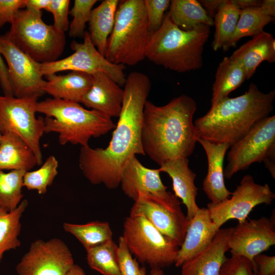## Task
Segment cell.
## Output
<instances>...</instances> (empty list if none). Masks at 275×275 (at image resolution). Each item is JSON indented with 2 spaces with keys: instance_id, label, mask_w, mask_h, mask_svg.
<instances>
[{
  "instance_id": "cell-1",
  "label": "cell",
  "mask_w": 275,
  "mask_h": 275,
  "mask_svg": "<svg viewBox=\"0 0 275 275\" xmlns=\"http://www.w3.org/2000/svg\"><path fill=\"white\" fill-rule=\"evenodd\" d=\"M122 109L108 145L105 148L81 146L78 163L92 184L108 189L120 185L127 161L136 154L145 155L141 140L144 107L151 90L148 76L138 71L127 77Z\"/></svg>"
},
{
  "instance_id": "cell-2",
  "label": "cell",
  "mask_w": 275,
  "mask_h": 275,
  "mask_svg": "<svg viewBox=\"0 0 275 275\" xmlns=\"http://www.w3.org/2000/svg\"><path fill=\"white\" fill-rule=\"evenodd\" d=\"M196 109L195 100L185 94L162 106L147 100L141 132L145 155L159 166L191 155L199 138L193 122Z\"/></svg>"
},
{
  "instance_id": "cell-48",
  "label": "cell",
  "mask_w": 275,
  "mask_h": 275,
  "mask_svg": "<svg viewBox=\"0 0 275 275\" xmlns=\"http://www.w3.org/2000/svg\"><path fill=\"white\" fill-rule=\"evenodd\" d=\"M65 275H86V274L79 266L74 264Z\"/></svg>"
},
{
  "instance_id": "cell-21",
  "label": "cell",
  "mask_w": 275,
  "mask_h": 275,
  "mask_svg": "<svg viewBox=\"0 0 275 275\" xmlns=\"http://www.w3.org/2000/svg\"><path fill=\"white\" fill-rule=\"evenodd\" d=\"M197 142L203 147L207 156L208 170L203 182V189L212 203H218L230 197L232 192L225 184L224 161L230 145L214 143L198 138Z\"/></svg>"
},
{
  "instance_id": "cell-13",
  "label": "cell",
  "mask_w": 275,
  "mask_h": 275,
  "mask_svg": "<svg viewBox=\"0 0 275 275\" xmlns=\"http://www.w3.org/2000/svg\"><path fill=\"white\" fill-rule=\"evenodd\" d=\"M231 195V198L218 203L210 202L207 205L211 218L219 229L230 219L243 223L255 206L270 204L275 198V194L268 184H258L249 174L243 177Z\"/></svg>"
},
{
  "instance_id": "cell-28",
  "label": "cell",
  "mask_w": 275,
  "mask_h": 275,
  "mask_svg": "<svg viewBox=\"0 0 275 275\" xmlns=\"http://www.w3.org/2000/svg\"><path fill=\"white\" fill-rule=\"evenodd\" d=\"M169 9L171 19L183 30H191L200 24L214 25L213 19L197 0H172Z\"/></svg>"
},
{
  "instance_id": "cell-51",
  "label": "cell",
  "mask_w": 275,
  "mask_h": 275,
  "mask_svg": "<svg viewBox=\"0 0 275 275\" xmlns=\"http://www.w3.org/2000/svg\"><path fill=\"white\" fill-rule=\"evenodd\" d=\"M253 275H257V274H256V272H253ZM273 275H275V274H273Z\"/></svg>"
},
{
  "instance_id": "cell-34",
  "label": "cell",
  "mask_w": 275,
  "mask_h": 275,
  "mask_svg": "<svg viewBox=\"0 0 275 275\" xmlns=\"http://www.w3.org/2000/svg\"><path fill=\"white\" fill-rule=\"evenodd\" d=\"M25 171L0 170V208L8 211L15 209L22 201V188Z\"/></svg>"
},
{
  "instance_id": "cell-14",
  "label": "cell",
  "mask_w": 275,
  "mask_h": 275,
  "mask_svg": "<svg viewBox=\"0 0 275 275\" xmlns=\"http://www.w3.org/2000/svg\"><path fill=\"white\" fill-rule=\"evenodd\" d=\"M0 52L7 62L8 79L14 97L39 98L45 94L41 63L18 48L5 34L0 36Z\"/></svg>"
},
{
  "instance_id": "cell-45",
  "label": "cell",
  "mask_w": 275,
  "mask_h": 275,
  "mask_svg": "<svg viewBox=\"0 0 275 275\" xmlns=\"http://www.w3.org/2000/svg\"><path fill=\"white\" fill-rule=\"evenodd\" d=\"M51 0H26V9L41 12V10H47Z\"/></svg>"
},
{
  "instance_id": "cell-29",
  "label": "cell",
  "mask_w": 275,
  "mask_h": 275,
  "mask_svg": "<svg viewBox=\"0 0 275 275\" xmlns=\"http://www.w3.org/2000/svg\"><path fill=\"white\" fill-rule=\"evenodd\" d=\"M28 205L27 200H23L12 211L0 208V262L4 254L19 247L18 239L21 228L20 218Z\"/></svg>"
},
{
  "instance_id": "cell-36",
  "label": "cell",
  "mask_w": 275,
  "mask_h": 275,
  "mask_svg": "<svg viewBox=\"0 0 275 275\" xmlns=\"http://www.w3.org/2000/svg\"><path fill=\"white\" fill-rule=\"evenodd\" d=\"M97 0H75L69 13L73 18L69 27L71 37H83L86 23L89 22L91 12Z\"/></svg>"
},
{
  "instance_id": "cell-50",
  "label": "cell",
  "mask_w": 275,
  "mask_h": 275,
  "mask_svg": "<svg viewBox=\"0 0 275 275\" xmlns=\"http://www.w3.org/2000/svg\"><path fill=\"white\" fill-rule=\"evenodd\" d=\"M2 132H1V130H0V142H1V137H2Z\"/></svg>"
},
{
  "instance_id": "cell-9",
  "label": "cell",
  "mask_w": 275,
  "mask_h": 275,
  "mask_svg": "<svg viewBox=\"0 0 275 275\" xmlns=\"http://www.w3.org/2000/svg\"><path fill=\"white\" fill-rule=\"evenodd\" d=\"M38 97L16 98L0 95V130L23 139L34 152L38 166L42 164L40 139L44 131V118H37Z\"/></svg>"
},
{
  "instance_id": "cell-25",
  "label": "cell",
  "mask_w": 275,
  "mask_h": 275,
  "mask_svg": "<svg viewBox=\"0 0 275 275\" xmlns=\"http://www.w3.org/2000/svg\"><path fill=\"white\" fill-rule=\"evenodd\" d=\"M36 165L37 158L30 147L18 135L6 132L0 142V170L31 171Z\"/></svg>"
},
{
  "instance_id": "cell-19",
  "label": "cell",
  "mask_w": 275,
  "mask_h": 275,
  "mask_svg": "<svg viewBox=\"0 0 275 275\" xmlns=\"http://www.w3.org/2000/svg\"><path fill=\"white\" fill-rule=\"evenodd\" d=\"M92 84L80 103L109 117H119L124 99V90L110 76L99 72L92 74Z\"/></svg>"
},
{
  "instance_id": "cell-46",
  "label": "cell",
  "mask_w": 275,
  "mask_h": 275,
  "mask_svg": "<svg viewBox=\"0 0 275 275\" xmlns=\"http://www.w3.org/2000/svg\"><path fill=\"white\" fill-rule=\"evenodd\" d=\"M262 11L266 15L273 18L275 16L274 0H263L259 6Z\"/></svg>"
},
{
  "instance_id": "cell-40",
  "label": "cell",
  "mask_w": 275,
  "mask_h": 275,
  "mask_svg": "<svg viewBox=\"0 0 275 275\" xmlns=\"http://www.w3.org/2000/svg\"><path fill=\"white\" fill-rule=\"evenodd\" d=\"M69 0H51L46 11L53 15L54 22L52 24L58 30L65 33L69 30L68 20Z\"/></svg>"
},
{
  "instance_id": "cell-38",
  "label": "cell",
  "mask_w": 275,
  "mask_h": 275,
  "mask_svg": "<svg viewBox=\"0 0 275 275\" xmlns=\"http://www.w3.org/2000/svg\"><path fill=\"white\" fill-rule=\"evenodd\" d=\"M118 265L121 275H146L144 268H141L131 256L122 236L118 245Z\"/></svg>"
},
{
  "instance_id": "cell-47",
  "label": "cell",
  "mask_w": 275,
  "mask_h": 275,
  "mask_svg": "<svg viewBox=\"0 0 275 275\" xmlns=\"http://www.w3.org/2000/svg\"><path fill=\"white\" fill-rule=\"evenodd\" d=\"M240 10L259 7L262 1L258 0H232Z\"/></svg>"
},
{
  "instance_id": "cell-7",
  "label": "cell",
  "mask_w": 275,
  "mask_h": 275,
  "mask_svg": "<svg viewBox=\"0 0 275 275\" xmlns=\"http://www.w3.org/2000/svg\"><path fill=\"white\" fill-rule=\"evenodd\" d=\"M5 35L18 48L39 63L59 60L65 44V33L46 24L42 12L20 10Z\"/></svg>"
},
{
  "instance_id": "cell-12",
  "label": "cell",
  "mask_w": 275,
  "mask_h": 275,
  "mask_svg": "<svg viewBox=\"0 0 275 275\" xmlns=\"http://www.w3.org/2000/svg\"><path fill=\"white\" fill-rule=\"evenodd\" d=\"M82 42L73 41L70 45L74 52L57 61L41 63L42 75L56 74L64 71H79L93 74L101 72L110 76L120 86H124L126 77L125 65L114 64L108 61L93 44L88 31L85 32Z\"/></svg>"
},
{
  "instance_id": "cell-4",
  "label": "cell",
  "mask_w": 275,
  "mask_h": 275,
  "mask_svg": "<svg viewBox=\"0 0 275 275\" xmlns=\"http://www.w3.org/2000/svg\"><path fill=\"white\" fill-rule=\"evenodd\" d=\"M200 24L185 31L165 14L160 28L151 36L146 58L153 63L177 72L197 70L203 65V52L210 29Z\"/></svg>"
},
{
  "instance_id": "cell-3",
  "label": "cell",
  "mask_w": 275,
  "mask_h": 275,
  "mask_svg": "<svg viewBox=\"0 0 275 275\" xmlns=\"http://www.w3.org/2000/svg\"><path fill=\"white\" fill-rule=\"evenodd\" d=\"M275 91L264 93L254 82L244 94L227 97L194 122L199 138L231 146L273 110Z\"/></svg>"
},
{
  "instance_id": "cell-15",
  "label": "cell",
  "mask_w": 275,
  "mask_h": 275,
  "mask_svg": "<svg viewBox=\"0 0 275 275\" xmlns=\"http://www.w3.org/2000/svg\"><path fill=\"white\" fill-rule=\"evenodd\" d=\"M72 255L59 238L38 239L16 266L19 275H65L74 265Z\"/></svg>"
},
{
  "instance_id": "cell-44",
  "label": "cell",
  "mask_w": 275,
  "mask_h": 275,
  "mask_svg": "<svg viewBox=\"0 0 275 275\" xmlns=\"http://www.w3.org/2000/svg\"><path fill=\"white\" fill-rule=\"evenodd\" d=\"M225 0H200L199 3L206 10L208 15L213 18Z\"/></svg>"
},
{
  "instance_id": "cell-26",
  "label": "cell",
  "mask_w": 275,
  "mask_h": 275,
  "mask_svg": "<svg viewBox=\"0 0 275 275\" xmlns=\"http://www.w3.org/2000/svg\"><path fill=\"white\" fill-rule=\"evenodd\" d=\"M119 2L118 0H104L91 12L88 33L93 44L103 56L114 25Z\"/></svg>"
},
{
  "instance_id": "cell-10",
  "label": "cell",
  "mask_w": 275,
  "mask_h": 275,
  "mask_svg": "<svg viewBox=\"0 0 275 275\" xmlns=\"http://www.w3.org/2000/svg\"><path fill=\"white\" fill-rule=\"evenodd\" d=\"M227 155L224 177L230 179L252 164L263 161L275 151V116L257 122L242 138L232 144Z\"/></svg>"
},
{
  "instance_id": "cell-32",
  "label": "cell",
  "mask_w": 275,
  "mask_h": 275,
  "mask_svg": "<svg viewBox=\"0 0 275 275\" xmlns=\"http://www.w3.org/2000/svg\"><path fill=\"white\" fill-rule=\"evenodd\" d=\"M232 0H225L214 17L215 32L212 43L214 51L223 48L233 34L240 14Z\"/></svg>"
},
{
  "instance_id": "cell-30",
  "label": "cell",
  "mask_w": 275,
  "mask_h": 275,
  "mask_svg": "<svg viewBox=\"0 0 275 275\" xmlns=\"http://www.w3.org/2000/svg\"><path fill=\"white\" fill-rule=\"evenodd\" d=\"M274 18L265 14L259 7L241 10L235 31L223 47L224 51L235 46L245 37H253L263 31L264 28Z\"/></svg>"
},
{
  "instance_id": "cell-18",
  "label": "cell",
  "mask_w": 275,
  "mask_h": 275,
  "mask_svg": "<svg viewBox=\"0 0 275 275\" xmlns=\"http://www.w3.org/2000/svg\"><path fill=\"white\" fill-rule=\"evenodd\" d=\"M213 222L207 208H201L188 222L184 241L175 261L179 267L206 248L219 230Z\"/></svg>"
},
{
  "instance_id": "cell-39",
  "label": "cell",
  "mask_w": 275,
  "mask_h": 275,
  "mask_svg": "<svg viewBox=\"0 0 275 275\" xmlns=\"http://www.w3.org/2000/svg\"><path fill=\"white\" fill-rule=\"evenodd\" d=\"M252 262L242 256H232L226 259L218 275H253Z\"/></svg>"
},
{
  "instance_id": "cell-27",
  "label": "cell",
  "mask_w": 275,
  "mask_h": 275,
  "mask_svg": "<svg viewBox=\"0 0 275 275\" xmlns=\"http://www.w3.org/2000/svg\"><path fill=\"white\" fill-rule=\"evenodd\" d=\"M245 79L242 67L230 57L224 58L216 71L212 87L211 106L229 97L230 93L240 87Z\"/></svg>"
},
{
  "instance_id": "cell-20",
  "label": "cell",
  "mask_w": 275,
  "mask_h": 275,
  "mask_svg": "<svg viewBox=\"0 0 275 275\" xmlns=\"http://www.w3.org/2000/svg\"><path fill=\"white\" fill-rule=\"evenodd\" d=\"M233 227L220 229L211 243L185 262L181 275H218L229 250V240Z\"/></svg>"
},
{
  "instance_id": "cell-33",
  "label": "cell",
  "mask_w": 275,
  "mask_h": 275,
  "mask_svg": "<svg viewBox=\"0 0 275 275\" xmlns=\"http://www.w3.org/2000/svg\"><path fill=\"white\" fill-rule=\"evenodd\" d=\"M118 245L112 239L86 250L88 265L103 275H121L118 260Z\"/></svg>"
},
{
  "instance_id": "cell-31",
  "label": "cell",
  "mask_w": 275,
  "mask_h": 275,
  "mask_svg": "<svg viewBox=\"0 0 275 275\" xmlns=\"http://www.w3.org/2000/svg\"><path fill=\"white\" fill-rule=\"evenodd\" d=\"M63 228L82 244L86 250L101 245L113 239L108 223L93 221L85 224H63Z\"/></svg>"
},
{
  "instance_id": "cell-6",
  "label": "cell",
  "mask_w": 275,
  "mask_h": 275,
  "mask_svg": "<svg viewBox=\"0 0 275 275\" xmlns=\"http://www.w3.org/2000/svg\"><path fill=\"white\" fill-rule=\"evenodd\" d=\"M151 36L144 0L119 1L104 57L114 64L135 65L146 58Z\"/></svg>"
},
{
  "instance_id": "cell-49",
  "label": "cell",
  "mask_w": 275,
  "mask_h": 275,
  "mask_svg": "<svg viewBox=\"0 0 275 275\" xmlns=\"http://www.w3.org/2000/svg\"><path fill=\"white\" fill-rule=\"evenodd\" d=\"M150 275H164L160 268H152Z\"/></svg>"
},
{
  "instance_id": "cell-8",
  "label": "cell",
  "mask_w": 275,
  "mask_h": 275,
  "mask_svg": "<svg viewBox=\"0 0 275 275\" xmlns=\"http://www.w3.org/2000/svg\"><path fill=\"white\" fill-rule=\"evenodd\" d=\"M122 236L130 253L152 269H161L174 263L179 246L143 215L126 217Z\"/></svg>"
},
{
  "instance_id": "cell-42",
  "label": "cell",
  "mask_w": 275,
  "mask_h": 275,
  "mask_svg": "<svg viewBox=\"0 0 275 275\" xmlns=\"http://www.w3.org/2000/svg\"><path fill=\"white\" fill-rule=\"evenodd\" d=\"M257 275H273L275 274V256L259 254L254 258Z\"/></svg>"
},
{
  "instance_id": "cell-43",
  "label": "cell",
  "mask_w": 275,
  "mask_h": 275,
  "mask_svg": "<svg viewBox=\"0 0 275 275\" xmlns=\"http://www.w3.org/2000/svg\"><path fill=\"white\" fill-rule=\"evenodd\" d=\"M0 86L4 95L13 96L8 76L7 67L0 52Z\"/></svg>"
},
{
  "instance_id": "cell-16",
  "label": "cell",
  "mask_w": 275,
  "mask_h": 275,
  "mask_svg": "<svg viewBox=\"0 0 275 275\" xmlns=\"http://www.w3.org/2000/svg\"><path fill=\"white\" fill-rule=\"evenodd\" d=\"M274 216L246 220L233 227L229 240L232 256H242L249 260L255 271L254 257L275 244Z\"/></svg>"
},
{
  "instance_id": "cell-17",
  "label": "cell",
  "mask_w": 275,
  "mask_h": 275,
  "mask_svg": "<svg viewBox=\"0 0 275 275\" xmlns=\"http://www.w3.org/2000/svg\"><path fill=\"white\" fill-rule=\"evenodd\" d=\"M160 173L159 168L152 169L144 167L134 155L127 161L123 170L120 183L122 190L134 201L137 199L139 193L168 197L172 193L167 190Z\"/></svg>"
},
{
  "instance_id": "cell-35",
  "label": "cell",
  "mask_w": 275,
  "mask_h": 275,
  "mask_svg": "<svg viewBox=\"0 0 275 275\" xmlns=\"http://www.w3.org/2000/svg\"><path fill=\"white\" fill-rule=\"evenodd\" d=\"M41 166L37 170L25 172L23 184L29 190L44 195L58 175V161L53 155H50Z\"/></svg>"
},
{
  "instance_id": "cell-37",
  "label": "cell",
  "mask_w": 275,
  "mask_h": 275,
  "mask_svg": "<svg viewBox=\"0 0 275 275\" xmlns=\"http://www.w3.org/2000/svg\"><path fill=\"white\" fill-rule=\"evenodd\" d=\"M170 0H144L149 30L152 35L161 26Z\"/></svg>"
},
{
  "instance_id": "cell-5",
  "label": "cell",
  "mask_w": 275,
  "mask_h": 275,
  "mask_svg": "<svg viewBox=\"0 0 275 275\" xmlns=\"http://www.w3.org/2000/svg\"><path fill=\"white\" fill-rule=\"evenodd\" d=\"M36 110L45 116V133H57L61 145L88 146L91 138L104 135L116 127L107 115L74 101L47 98L38 101Z\"/></svg>"
},
{
  "instance_id": "cell-24",
  "label": "cell",
  "mask_w": 275,
  "mask_h": 275,
  "mask_svg": "<svg viewBox=\"0 0 275 275\" xmlns=\"http://www.w3.org/2000/svg\"><path fill=\"white\" fill-rule=\"evenodd\" d=\"M43 90L52 98L78 103L91 88L93 76L79 71H71L65 75H46Z\"/></svg>"
},
{
  "instance_id": "cell-11",
  "label": "cell",
  "mask_w": 275,
  "mask_h": 275,
  "mask_svg": "<svg viewBox=\"0 0 275 275\" xmlns=\"http://www.w3.org/2000/svg\"><path fill=\"white\" fill-rule=\"evenodd\" d=\"M130 215H143L178 246L182 245L188 221L182 211L180 202L175 195L171 194L166 197H160L139 193Z\"/></svg>"
},
{
  "instance_id": "cell-41",
  "label": "cell",
  "mask_w": 275,
  "mask_h": 275,
  "mask_svg": "<svg viewBox=\"0 0 275 275\" xmlns=\"http://www.w3.org/2000/svg\"><path fill=\"white\" fill-rule=\"evenodd\" d=\"M26 0H0V28L13 21L18 12L25 7Z\"/></svg>"
},
{
  "instance_id": "cell-22",
  "label": "cell",
  "mask_w": 275,
  "mask_h": 275,
  "mask_svg": "<svg viewBox=\"0 0 275 275\" xmlns=\"http://www.w3.org/2000/svg\"><path fill=\"white\" fill-rule=\"evenodd\" d=\"M188 163V158H177L162 163L159 168L160 172L166 173L172 179L175 196L180 198L186 207L188 222L200 208L196 203V174L189 168Z\"/></svg>"
},
{
  "instance_id": "cell-23",
  "label": "cell",
  "mask_w": 275,
  "mask_h": 275,
  "mask_svg": "<svg viewBox=\"0 0 275 275\" xmlns=\"http://www.w3.org/2000/svg\"><path fill=\"white\" fill-rule=\"evenodd\" d=\"M252 37L230 57L242 67L246 79L253 76L262 62H275V39L272 35L263 31Z\"/></svg>"
}]
</instances>
